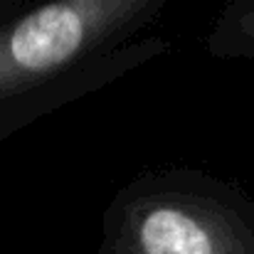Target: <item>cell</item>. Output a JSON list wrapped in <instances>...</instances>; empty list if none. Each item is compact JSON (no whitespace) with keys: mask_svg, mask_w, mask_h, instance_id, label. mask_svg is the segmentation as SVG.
Returning <instances> with one entry per match:
<instances>
[{"mask_svg":"<svg viewBox=\"0 0 254 254\" xmlns=\"http://www.w3.org/2000/svg\"><path fill=\"white\" fill-rule=\"evenodd\" d=\"M163 0H50L0 32V94L69 77L146 22Z\"/></svg>","mask_w":254,"mask_h":254,"instance_id":"1","label":"cell"},{"mask_svg":"<svg viewBox=\"0 0 254 254\" xmlns=\"http://www.w3.org/2000/svg\"><path fill=\"white\" fill-rule=\"evenodd\" d=\"M136 247L141 254H222V227L210 217L212 207L156 197L136 207Z\"/></svg>","mask_w":254,"mask_h":254,"instance_id":"2","label":"cell"},{"mask_svg":"<svg viewBox=\"0 0 254 254\" xmlns=\"http://www.w3.org/2000/svg\"><path fill=\"white\" fill-rule=\"evenodd\" d=\"M227 27L232 30V45H227L230 50H237V47L254 50V5L242 10Z\"/></svg>","mask_w":254,"mask_h":254,"instance_id":"3","label":"cell"}]
</instances>
